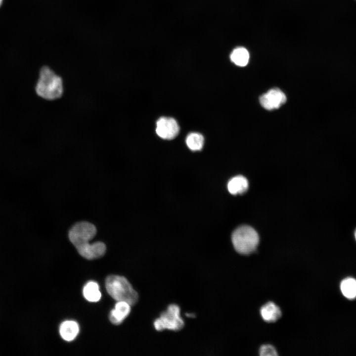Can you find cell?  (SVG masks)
Wrapping results in <instances>:
<instances>
[{
  "mask_svg": "<svg viewBox=\"0 0 356 356\" xmlns=\"http://www.w3.org/2000/svg\"><path fill=\"white\" fill-rule=\"evenodd\" d=\"M35 90L38 96L46 100L59 99L64 91L62 79L49 67L44 66L40 71Z\"/></svg>",
  "mask_w": 356,
  "mask_h": 356,
  "instance_id": "obj_1",
  "label": "cell"
},
{
  "mask_svg": "<svg viewBox=\"0 0 356 356\" xmlns=\"http://www.w3.org/2000/svg\"><path fill=\"white\" fill-rule=\"evenodd\" d=\"M105 284L108 293L117 301H124L131 306L137 302V292L124 276L108 275L106 278Z\"/></svg>",
  "mask_w": 356,
  "mask_h": 356,
  "instance_id": "obj_2",
  "label": "cell"
},
{
  "mask_svg": "<svg viewBox=\"0 0 356 356\" xmlns=\"http://www.w3.org/2000/svg\"><path fill=\"white\" fill-rule=\"evenodd\" d=\"M231 240L234 248L237 252L243 255H249L256 250L259 242V237L253 228L243 225L233 231Z\"/></svg>",
  "mask_w": 356,
  "mask_h": 356,
  "instance_id": "obj_3",
  "label": "cell"
},
{
  "mask_svg": "<svg viewBox=\"0 0 356 356\" xmlns=\"http://www.w3.org/2000/svg\"><path fill=\"white\" fill-rule=\"evenodd\" d=\"M97 228L92 223L80 221L75 223L69 229L68 237L76 249L89 244L96 235Z\"/></svg>",
  "mask_w": 356,
  "mask_h": 356,
  "instance_id": "obj_4",
  "label": "cell"
},
{
  "mask_svg": "<svg viewBox=\"0 0 356 356\" xmlns=\"http://www.w3.org/2000/svg\"><path fill=\"white\" fill-rule=\"evenodd\" d=\"M180 313V309L178 305H170L167 310L161 313L160 317L154 320V328L159 331L164 329L180 330L184 325V320L181 317Z\"/></svg>",
  "mask_w": 356,
  "mask_h": 356,
  "instance_id": "obj_5",
  "label": "cell"
},
{
  "mask_svg": "<svg viewBox=\"0 0 356 356\" xmlns=\"http://www.w3.org/2000/svg\"><path fill=\"white\" fill-rule=\"evenodd\" d=\"M179 130L177 122L172 118L162 117L156 122V134L163 139L174 138L178 135Z\"/></svg>",
  "mask_w": 356,
  "mask_h": 356,
  "instance_id": "obj_6",
  "label": "cell"
},
{
  "mask_svg": "<svg viewBox=\"0 0 356 356\" xmlns=\"http://www.w3.org/2000/svg\"><path fill=\"white\" fill-rule=\"evenodd\" d=\"M286 99L283 92L278 88H274L262 95L260 97V102L264 108L271 110L281 107L285 103Z\"/></svg>",
  "mask_w": 356,
  "mask_h": 356,
  "instance_id": "obj_7",
  "label": "cell"
},
{
  "mask_svg": "<svg viewBox=\"0 0 356 356\" xmlns=\"http://www.w3.org/2000/svg\"><path fill=\"white\" fill-rule=\"evenodd\" d=\"M131 305L124 301H118L109 314V320L113 324L119 325L129 315Z\"/></svg>",
  "mask_w": 356,
  "mask_h": 356,
  "instance_id": "obj_8",
  "label": "cell"
},
{
  "mask_svg": "<svg viewBox=\"0 0 356 356\" xmlns=\"http://www.w3.org/2000/svg\"><path fill=\"white\" fill-rule=\"evenodd\" d=\"M260 312L263 320L267 322L276 321L282 315L280 308L271 302H268L263 306Z\"/></svg>",
  "mask_w": 356,
  "mask_h": 356,
  "instance_id": "obj_9",
  "label": "cell"
},
{
  "mask_svg": "<svg viewBox=\"0 0 356 356\" xmlns=\"http://www.w3.org/2000/svg\"><path fill=\"white\" fill-rule=\"evenodd\" d=\"M79 332L78 324L72 320L62 322L59 327V333L63 339L70 342L75 339Z\"/></svg>",
  "mask_w": 356,
  "mask_h": 356,
  "instance_id": "obj_10",
  "label": "cell"
},
{
  "mask_svg": "<svg viewBox=\"0 0 356 356\" xmlns=\"http://www.w3.org/2000/svg\"><path fill=\"white\" fill-rule=\"evenodd\" d=\"M248 182L247 179L242 176H238L232 178L227 183L228 191L232 194H242L248 189Z\"/></svg>",
  "mask_w": 356,
  "mask_h": 356,
  "instance_id": "obj_11",
  "label": "cell"
},
{
  "mask_svg": "<svg viewBox=\"0 0 356 356\" xmlns=\"http://www.w3.org/2000/svg\"><path fill=\"white\" fill-rule=\"evenodd\" d=\"M230 58L231 61L235 65L243 67L248 63L250 55L248 50L245 47L240 46L233 50Z\"/></svg>",
  "mask_w": 356,
  "mask_h": 356,
  "instance_id": "obj_12",
  "label": "cell"
},
{
  "mask_svg": "<svg viewBox=\"0 0 356 356\" xmlns=\"http://www.w3.org/2000/svg\"><path fill=\"white\" fill-rule=\"evenodd\" d=\"M83 293L85 299L90 302H98L101 297L99 286L94 281L88 282L84 287Z\"/></svg>",
  "mask_w": 356,
  "mask_h": 356,
  "instance_id": "obj_13",
  "label": "cell"
},
{
  "mask_svg": "<svg viewBox=\"0 0 356 356\" xmlns=\"http://www.w3.org/2000/svg\"><path fill=\"white\" fill-rule=\"evenodd\" d=\"M341 290L343 295L350 299L356 297V280L353 278L344 279L341 283Z\"/></svg>",
  "mask_w": 356,
  "mask_h": 356,
  "instance_id": "obj_14",
  "label": "cell"
},
{
  "mask_svg": "<svg viewBox=\"0 0 356 356\" xmlns=\"http://www.w3.org/2000/svg\"><path fill=\"white\" fill-rule=\"evenodd\" d=\"M204 140V137L202 134L197 133H192L187 136L186 143L190 150L199 151L203 146Z\"/></svg>",
  "mask_w": 356,
  "mask_h": 356,
  "instance_id": "obj_15",
  "label": "cell"
},
{
  "mask_svg": "<svg viewBox=\"0 0 356 356\" xmlns=\"http://www.w3.org/2000/svg\"><path fill=\"white\" fill-rule=\"evenodd\" d=\"M259 354L261 356H278L275 348L269 344L263 345L259 349Z\"/></svg>",
  "mask_w": 356,
  "mask_h": 356,
  "instance_id": "obj_16",
  "label": "cell"
},
{
  "mask_svg": "<svg viewBox=\"0 0 356 356\" xmlns=\"http://www.w3.org/2000/svg\"><path fill=\"white\" fill-rule=\"evenodd\" d=\"M186 315H187L188 317H194V316H195L194 314H192V313H190H190H189V314L187 313V314H186Z\"/></svg>",
  "mask_w": 356,
  "mask_h": 356,
  "instance_id": "obj_17",
  "label": "cell"
},
{
  "mask_svg": "<svg viewBox=\"0 0 356 356\" xmlns=\"http://www.w3.org/2000/svg\"><path fill=\"white\" fill-rule=\"evenodd\" d=\"M2 1V0H0V6L1 4Z\"/></svg>",
  "mask_w": 356,
  "mask_h": 356,
  "instance_id": "obj_18",
  "label": "cell"
},
{
  "mask_svg": "<svg viewBox=\"0 0 356 356\" xmlns=\"http://www.w3.org/2000/svg\"><path fill=\"white\" fill-rule=\"evenodd\" d=\"M355 237H356V232H355Z\"/></svg>",
  "mask_w": 356,
  "mask_h": 356,
  "instance_id": "obj_19",
  "label": "cell"
}]
</instances>
